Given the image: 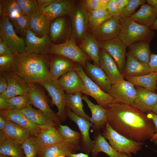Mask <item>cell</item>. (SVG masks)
<instances>
[{"instance_id":"6da1fadb","label":"cell","mask_w":157,"mask_h":157,"mask_svg":"<svg viewBox=\"0 0 157 157\" xmlns=\"http://www.w3.org/2000/svg\"><path fill=\"white\" fill-rule=\"evenodd\" d=\"M105 108L107 123L116 131L129 139L142 142L150 139L156 132L152 120L134 105L114 102Z\"/></svg>"},{"instance_id":"7a4b0ae2","label":"cell","mask_w":157,"mask_h":157,"mask_svg":"<svg viewBox=\"0 0 157 157\" xmlns=\"http://www.w3.org/2000/svg\"><path fill=\"white\" fill-rule=\"evenodd\" d=\"M47 54L24 52L15 55L12 72L29 83H40L49 79L50 60Z\"/></svg>"},{"instance_id":"3957f363","label":"cell","mask_w":157,"mask_h":157,"mask_svg":"<svg viewBox=\"0 0 157 157\" xmlns=\"http://www.w3.org/2000/svg\"><path fill=\"white\" fill-rule=\"evenodd\" d=\"M122 30L119 38L128 47L133 43L140 41L150 42L155 33L149 27L138 24L130 17H120Z\"/></svg>"},{"instance_id":"277c9868","label":"cell","mask_w":157,"mask_h":157,"mask_svg":"<svg viewBox=\"0 0 157 157\" xmlns=\"http://www.w3.org/2000/svg\"><path fill=\"white\" fill-rule=\"evenodd\" d=\"M102 135L109 144L118 152H123L129 157L131 154H136L144 144L143 142H136L122 135L114 130L107 122Z\"/></svg>"},{"instance_id":"5b68a950","label":"cell","mask_w":157,"mask_h":157,"mask_svg":"<svg viewBox=\"0 0 157 157\" xmlns=\"http://www.w3.org/2000/svg\"><path fill=\"white\" fill-rule=\"evenodd\" d=\"M49 54L58 55L65 57L85 68L90 57L77 46L72 35L62 43H52Z\"/></svg>"},{"instance_id":"8992f818","label":"cell","mask_w":157,"mask_h":157,"mask_svg":"<svg viewBox=\"0 0 157 157\" xmlns=\"http://www.w3.org/2000/svg\"><path fill=\"white\" fill-rule=\"evenodd\" d=\"M0 38L13 54L16 55L26 52L24 39L17 35L8 17H3L0 19Z\"/></svg>"},{"instance_id":"52a82bcc","label":"cell","mask_w":157,"mask_h":157,"mask_svg":"<svg viewBox=\"0 0 157 157\" xmlns=\"http://www.w3.org/2000/svg\"><path fill=\"white\" fill-rule=\"evenodd\" d=\"M40 84L47 91L51 99L52 104L58 109L56 113L61 121H65L67 117L66 97L64 91L60 86L57 81L49 79Z\"/></svg>"},{"instance_id":"ba28073f","label":"cell","mask_w":157,"mask_h":157,"mask_svg":"<svg viewBox=\"0 0 157 157\" xmlns=\"http://www.w3.org/2000/svg\"><path fill=\"white\" fill-rule=\"evenodd\" d=\"M134 85L130 82L123 79L112 84L111 89L107 93L115 102L134 105L137 94Z\"/></svg>"},{"instance_id":"9c48e42d","label":"cell","mask_w":157,"mask_h":157,"mask_svg":"<svg viewBox=\"0 0 157 157\" xmlns=\"http://www.w3.org/2000/svg\"><path fill=\"white\" fill-rule=\"evenodd\" d=\"M74 69L79 74L83 81L89 96L93 98L99 105L106 108L109 104L115 102L110 95L104 92L88 76L81 65L76 63Z\"/></svg>"},{"instance_id":"30bf717a","label":"cell","mask_w":157,"mask_h":157,"mask_svg":"<svg viewBox=\"0 0 157 157\" xmlns=\"http://www.w3.org/2000/svg\"><path fill=\"white\" fill-rule=\"evenodd\" d=\"M99 42L100 48L106 51L112 56L119 71L123 74L126 62L127 47L119 38Z\"/></svg>"},{"instance_id":"8fae6325","label":"cell","mask_w":157,"mask_h":157,"mask_svg":"<svg viewBox=\"0 0 157 157\" xmlns=\"http://www.w3.org/2000/svg\"><path fill=\"white\" fill-rule=\"evenodd\" d=\"M121 30L120 17L112 16L92 31L91 34L98 41H106L118 38Z\"/></svg>"},{"instance_id":"7c38bea8","label":"cell","mask_w":157,"mask_h":157,"mask_svg":"<svg viewBox=\"0 0 157 157\" xmlns=\"http://www.w3.org/2000/svg\"><path fill=\"white\" fill-rule=\"evenodd\" d=\"M7 79L8 85L6 90L0 97L6 99L19 95L29 96L30 86L29 83L17 74L13 72H0Z\"/></svg>"},{"instance_id":"4fadbf2b","label":"cell","mask_w":157,"mask_h":157,"mask_svg":"<svg viewBox=\"0 0 157 157\" xmlns=\"http://www.w3.org/2000/svg\"><path fill=\"white\" fill-rule=\"evenodd\" d=\"M30 86L29 96L31 104L33 105L56 123L61 121L49 105L47 97L42 90L36 83H29Z\"/></svg>"},{"instance_id":"5bb4252c","label":"cell","mask_w":157,"mask_h":157,"mask_svg":"<svg viewBox=\"0 0 157 157\" xmlns=\"http://www.w3.org/2000/svg\"><path fill=\"white\" fill-rule=\"evenodd\" d=\"M24 38L26 52L31 53L49 54L52 43L49 35L38 37L28 29Z\"/></svg>"},{"instance_id":"9a60e30c","label":"cell","mask_w":157,"mask_h":157,"mask_svg":"<svg viewBox=\"0 0 157 157\" xmlns=\"http://www.w3.org/2000/svg\"><path fill=\"white\" fill-rule=\"evenodd\" d=\"M65 112L67 116L77 125L81 136V149L89 155L91 153L94 144L90 136L89 129L91 125L90 122L76 114L68 108H66Z\"/></svg>"},{"instance_id":"2e32d148","label":"cell","mask_w":157,"mask_h":157,"mask_svg":"<svg viewBox=\"0 0 157 157\" xmlns=\"http://www.w3.org/2000/svg\"><path fill=\"white\" fill-rule=\"evenodd\" d=\"M57 81L60 86L67 94L80 92L89 95L83 81L74 69L71 70L64 74Z\"/></svg>"},{"instance_id":"e0dca14e","label":"cell","mask_w":157,"mask_h":157,"mask_svg":"<svg viewBox=\"0 0 157 157\" xmlns=\"http://www.w3.org/2000/svg\"><path fill=\"white\" fill-rule=\"evenodd\" d=\"M71 18L72 36L75 39L81 40L87 34L88 15L80 5L75 7L70 15Z\"/></svg>"},{"instance_id":"ac0fdd59","label":"cell","mask_w":157,"mask_h":157,"mask_svg":"<svg viewBox=\"0 0 157 157\" xmlns=\"http://www.w3.org/2000/svg\"><path fill=\"white\" fill-rule=\"evenodd\" d=\"M99 62L100 67L105 72L112 84L124 79L117 65L112 56L106 51L100 48Z\"/></svg>"},{"instance_id":"d6986e66","label":"cell","mask_w":157,"mask_h":157,"mask_svg":"<svg viewBox=\"0 0 157 157\" xmlns=\"http://www.w3.org/2000/svg\"><path fill=\"white\" fill-rule=\"evenodd\" d=\"M75 6L73 1L55 0L40 10L52 20L65 15L70 16Z\"/></svg>"},{"instance_id":"ffe728a7","label":"cell","mask_w":157,"mask_h":157,"mask_svg":"<svg viewBox=\"0 0 157 157\" xmlns=\"http://www.w3.org/2000/svg\"><path fill=\"white\" fill-rule=\"evenodd\" d=\"M80 148L64 140L51 145L41 147L37 157H58L66 156L68 154L76 153Z\"/></svg>"},{"instance_id":"44dd1931","label":"cell","mask_w":157,"mask_h":157,"mask_svg":"<svg viewBox=\"0 0 157 157\" xmlns=\"http://www.w3.org/2000/svg\"><path fill=\"white\" fill-rule=\"evenodd\" d=\"M53 55L50 60V77L51 79L57 81L64 74L74 69L76 63L63 56Z\"/></svg>"},{"instance_id":"7402d4cb","label":"cell","mask_w":157,"mask_h":157,"mask_svg":"<svg viewBox=\"0 0 157 157\" xmlns=\"http://www.w3.org/2000/svg\"><path fill=\"white\" fill-rule=\"evenodd\" d=\"M0 114L8 120L12 121L28 131L31 135L36 136L41 128L29 120L20 110H0Z\"/></svg>"},{"instance_id":"603a6c76","label":"cell","mask_w":157,"mask_h":157,"mask_svg":"<svg viewBox=\"0 0 157 157\" xmlns=\"http://www.w3.org/2000/svg\"><path fill=\"white\" fill-rule=\"evenodd\" d=\"M134 106L145 113L151 112L157 104V93L142 87H137Z\"/></svg>"},{"instance_id":"cb8c5ba5","label":"cell","mask_w":157,"mask_h":157,"mask_svg":"<svg viewBox=\"0 0 157 157\" xmlns=\"http://www.w3.org/2000/svg\"><path fill=\"white\" fill-rule=\"evenodd\" d=\"M51 21L39 10L29 18V29L38 37L49 35Z\"/></svg>"},{"instance_id":"d4e9b609","label":"cell","mask_w":157,"mask_h":157,"mask_svg":"<svg viewBox=\"0 0 157 157\" xmlns=\"http://www.w3.org/2000/svg\"><path fill=\"white\" fill-rule=\"evenodd\" d=\"M85 69L88 76L103 90L108 92L110 90L112 84L100 67L88 60Z\"/></svg>"},{"instance_id":"484cf974","label":"cell","mask_w":157,"mask_h":157,"mask_svg":"<svg viewBox=\"0 0 157 157\" xmlns=\"http://www.w3.org/2000/svg\"><path fill=\"white\" fill-rule=\"evenodd\" d=\"M126 58L123 73L124 77L144 75L152 72L149 64L139 61L128 52Z\"/></svg>"},{"instance_id":"4316f807","label":"cell","mask_w":157,"mask_h":157,"mask_svg":"<svg viewBox=\"0 0 157 157\" xmlns=\"http://www.w3.org/2000/svg\"><path fill=\"white\" fill-rule=\"evenodd\" d=\"M130 17L137 23L149 27L157 18V10L145 3Z\"/></svg>"},{"instance_id":"83f0119b","label":"cell","mask_w":157,"mask_h":157,"mask_svg":"<svg viewBox=\"0 0 157 157\" xmlns=\"http://www.w3.org/2000/svg\"><path fill=\"white\" fill-rule=\"evenodd\" d=\"M20 110L29 120L41 128L56 126V122L39 110L33 108L31 105Z\"/></svg>"},{"instance_id":"f1b7e54d","label":"cell","mask_w":157,"mask_h":157,"mask_svg":"<svg viewBox=\"0 0 157 157\" xmlns=\"http://www.w3.org/2000/svg\"><path fill=\"white\" fill-rule=\"evenodd\" d=\"M79 47L90 57L94 64L100 67L99 42L92 34L87 33L81 40Z\"/></svg>"},{"instance_id":"f546056e","label":"cell","mask_w":157,"mask_h":157,"mask_svg":"<svg viewBox=\"0 0 157 157\" xmlns=\"http://www.w3.org/2000/svg\"><path fill=\"white\" fill-rule=\"evenodd\" d=\"M83 100L86 102L92 114L91 121L93 128L98 130L105 125L107 122V115L105 108L92 103L86 95L83 96Z\"/></svg>"},{"instance_id":"4dcf8cb0","label":"cell","mask_w":157,"mask_h":157,"mask_svg":"<svg viewBox=\"0 0 157 157\" xmlns=\"http://www.w3.org/2000/svg\"><path fill=\"white\" fill-rule=\"evenodd\" d=\"M2 132L9 139L22 144L28 138L32 135L27 130L13 122L8 120L6 127Z\"/></svg>"},{"instance_id":"1f68e13d","label":"cell","mask_w":157,"mask_h":157,"mask_svg":"<svg viewBox=\"0 0 157 157\" xmlns=\"http://www.w3.org/2000/svg\"><path fill=\"white\" fill-rule=\"evenodd\" d=\"M69 29L68 22L63 17L57 18L51 23L49 30V36L51 41H57L69 37Z\"/></svg>"},{"instance_id":"d6a6232c","label":"cell","mask_w":157,"mask_h":157,"mask_svg":"<svg viewBox=\"0 0 157 157\" xmlns=\"http://www.w3.org/2000/svg\"><path fill=\"white\" fill-rule=\"evenodd\" d=\"M150 42L142 40L135 42L128 47V53L139 61L148 64L151 54Z\"/></svg>"},{"instance_id":"836d02e7","label":"cell","mask_w":157,"mask_h":157,"mask_svg":"<svg viewBox=\"0 0 157 157\" xmlns=\"http://www.w3.org/2000/svg\"><path fill=\"white\" fill-rule=\"evenodd\" d=\"M36 136L41 147L53 144L65 140L58 130L53 126L41 128Z\"/></svg>"},{"instance_id":"e575fe53","label":"cell","mask_w":157,"mask_h":157,"mask_svg":"<svg viewBox=\"0 0 157 157\" xmlns=\"http://www.w3.org/2000/svg\"><path fill=\"white\" fill-rule=\"evenodd\" d=\"M127 80L135 85L142 87L151 92H155L157 82V72L152 71L146 74L125 77Z\"/></svg>"},{"instance_id":"d590c367","label":"cell","mask_w":157,"mask_h":157,"mask_svg":"<svg viewBox=\"0 0 157 157\" xmlns=\"http://www.w3.org/2000/svg\"><path fill=\"white\" fill-rule=\"evenodd\" d=\"M0 154L12 157H24L22 144L14 142L0 132Z\"/></svg>"},{"instance_id":"8d00e7d4","label":"cell","mask_w":157,"mask_h":157,"mask_svg":"<svg viewBox=\"0 0 157 157\" xmlns=\"http://www.w3.org/2000/svg\"><path fill=\"white\" fill-rule=\"evenodd\" d=\"M31 104L29 96L22 95L6 99L0 97V110H21Z\"/></svg>"},{"instance_id":"74e56055","label":"cell","mask_w":157,"mask_h":157,"mask_svg":"<svg viewBox=\"0 0 157 157\" xmlns=\"http://www.w3.org/2000/svg\"><path fill=\"white\" fill-rule=\"evenodd\" d=\"M82 94L80 92L66 94V107L70 109L76 114L90 122L91 121V117L86 114L83 110Z\"/></svg>"},{"instance_id":"f35d334b","label":"cell","mask_w":157,"mask_h":157,"mask_svg":"<svg viewBox=\"0 0 157 157\" xmlns=\"http://www.w3.org/2000/svg\"><path fill=\"white\" fill-rule=\"evenodd\" d=\"M91 152L92 157H97L99 152H103L109 157H118L119 152L114 149L101 134L97 136Z\"/></svg>"},{"instance_id":"ab89813d","label":"cell","mask_w":157,"mask_h":157,"mask_svg":"<svg viewBox=\"0 0 157 157\" xmlns=\"http://www.w3.org/2000/svg\"><path fill=\"white\" fill-rule=\"evenodd\" d=\"M88 28L92 32L103 22L111 17L106 9H99L88 13Z\"/></svg>"},{"instance_id":"60d3db41","label":"cell","mask_w":157,"mask_h":157,"mask_svg":"<svg viewBox=\"0 0 157 157\" xmlns=\"http://www.w3.org/2000/svg\"><path fill=\"white\" fill-rule=\"evenodd\" d=\"M0 6L3 11V17L10 19L17 13L24 14L20 5L16 0H0Z\"/></svg>"},{"instance_id":"b9f144b4","label":"cell","mask_w":157,"mask_h":157,"mask_svg":"<svg viewBox=\"0 0 157 157\" xmlns=\"http://www.w3.org/2000/svg\"><path fill=\"white\" fill-rule=\"evenodd\" d=\"M41 147L37 137L33 135L26 139L22 144L25 157H37Z\"/></svg>"},{"instance_id":"7bdbcfd3","label":"cell","mask_w":157,"mask_h":157,"mask_svg":"<svg viewBox=\"0 0 157 157\" xmlns=\"http://www.w3.org/2000/svg\"><path fill=\"white\" fill-rule=\"evenodd\" d=\"M58 124V130L65 140L80 149L79 142L81 138V133L72 130L67 125Z\"/></svg>"},{"instance_id":"ee69618b","label":"cell","mask_w":157,"mask_h":157,"mask_svg":"<svg viewBox=\"0 0 157 157\" xmlns=\"http://www.w3.org/2000/svg\"><path fill=\"white\" fill-rule=\"evenodd\" d=\"M16 33L21 37H24L26 33L29 29V18L24 14L19 13L9 19Z\"/></svg>"},{"instance_id":"f6af8a7d","label":"cell","mask_w":157,"mask_h":157,"mask_svg":"<svg viewBox=\"0 0 157 157\" xmlns=\"http://www.w3.org/2000/svg\"><path fill=\"white\" fill-rule=\"evenodd\" d=\"M16 0L21 6L24 14L29 18L40 10L36 0Z\"/></svg>"},{"instance_id":"bcb514c9","label":"cell","mask_w":157,"mask_h":157,"mask_svg":"<svg viewBox=\"0 0 157 157\" xmlns=\"http://www.w3.org/2000/svg\"><path fill=\"white\" fill-rule=\"evenodd\" d=\"M15 55L12 53L0 56V72H12Z\"/></svg>"},{"instance_id":"7dc6e473","label":"cell","mask_w":157,"mask_h":157,"mask_svg":"<svg viewBox=\"0 0 157 157\" xmlns=\"http://www.w3.org/2000/svg\"><path fill=\"white\" fill-rule=\"evenodd\" d=\"M146 2V0H129L127 6L119 16L122 17H130L134 13L138 7Z\"/></svg>"},{"instance_id":"c3c4849f","label":"cell","mask_w":157,"mask_h":157,"mask_svg":"<svg viewBox=\"0 0 157 157\" xmlns=\"http://www.w3.org/2000/svg\"><path fill=\"white\" fill-rule=\"evenodd\" d=\"M80 2V5L88 13L98 9H103L101 0H82Z\"/></svg>"},{"instance_id":"681fc988","label":"cell","mask_w":157,"mask_h":157,"mask_svg":"<svg viewBox=\"0 0 157 157\" xmlns=\"http://www.w3.org/2000/svg\"><path fill=\"white\" fill-rule=\"evenodd\" d=\"M106 10L112 17L120 16V14L117 6L116 0H110Z\"/></svg>"},{"instance_id":"f907efd6","label":"cell","mask_w":157,"mask_h":157,"mask_svg":"<svg viewBox=\"0 0 157 157\" xmlns=\"http://www.w3.org/2000/svg\"><path fill=\"white\" fill-rule=\"evenodd\" d=\"M147 117L151 119L154 122L155 126L156 131L154 135L150 139V140L154 144L157 145V115L152 112L147 113Z\"/></svg>"},{"instance_id":"816d5d0a","label":"cell","mask_w":157,"mask_h":157,"mask_svg":"<svg viewBox=\"0 0 157 157\" xmlns=\"http://www.w3.org/2000/svg\"><path fill=\"white\" fill-rule=\"evenodd\" d=\"M148 64L152 71L157 72V54L151 53Z\"/></svg>"},{"instance_id":"f5cc1de1","label":"cell","mask_w":157,"mask_h":157,"mask_svg":"<svg viewBox=\"0 0 157 157\" xmlns=\"http://www.w3.org/2000/svg\"><path fill=\"white\" fill-rule=\"evenodd\" d=\"M12 53L7 45L0 38V56Z\"/></svg>"},{"instance_id":"db71d44e","label":"cell","mask_w":157,"mask_h":157,"mask_svg":"<svg viewBox=\"0 0 157 157\" xmlns=\"http://www.w3.org/2000/svg\"><path fill=\"white\" fill-rule=\"evenodd\" d=\"M8 83L6 79L1 73L0 74V94L2 93L6 89Z\"/></svg>"},{"instance_id":"11a10c76","label":"cell","mask_w":157,"mask_h":157,"mask_svg":"<svg viewBox=\"0 0 157 157\" xmlns=\"http://www.w3.org/2000/svg\"><path fill=\"white\" fill-rule=\"evenodd\" d=\"M129 1V0H116L117 6L120 14L125 9Z\"/></svg>"},{"instance_id":"9f6ffc18","label":"cell","mask_w":157,"mask_h":157,"mask_svg":"<svg viewBox=\"0 0 157 157\" xmlns=\"http://www.w3.org/2000/svg\"><path fill=\"white\" fill-rule=\"evenodd\" d=\"M40 10L54 1L55 0H36Z\"/></svg>"},{"instance_id":"6f0895ef","label":"cell","mask_w":157,"mask_h":157,"mask_svg":"<svg viewBox=\"0 0 157 157\" xmlns=\"http://www.w3.org/2000/svg\"><path fill=\"white\" fill-rule=\"evenodd\" d=\"M8 120L6 117L0 114V132L4 130Z\"/></svg>"},{"instance_id":"680465c9","label":"cell","mask_w":157,"mask_h":157,"mask_svg":"<svg viewBox=\"0 0 157 157\" xmlns=\"http://www.w3.org/2000/svg\"><path fill=\"white\" fill-rule=\"evenodd\" d=\"M66 156V157H89V155L88 154L82 153L77 154H72L69 153Z\"/></svg>"},{"instance_id":"91938a15","label":"cell","mask_w":157,"mask_h":157,"mask_svg":"<svg viewBox=\"0 0 157 157\" xmlns=\"http://www.w3.org/2000/svg\"><path fill=\"white\" fill-rule=\"evenodd\" d=\"M147 3L154 6L157 10V0H146Z\"/></svg>"},{"instance_id":"94428289","label":"cell","mask_w":157,"mask_h":157,"mask_svg":"<svg viewBox=\"0 0 157 157\" xmlns=\"http://www.w3.org/2000/svg\"><path fill=\"white\" fill-rule=\"evenodd\" d=\"M149 27L152 30H157V18L155 20L153 24Z\"/></svg>"},{"instance_id":"6125c7cd","label":"cell","mask_w":157,"mask_h":157,"mask_svg":"<svg viewBox=\"0 0 157 157\" xmlns=\"http://www.w3.org/2000/svg\"><path fill=\"white\" fill-rule=\"evenodd\" d=\"M118 157H129L126 154L123 152H119Z\"/></svg>"},{"instance_id":"be15d7a7","label":"cell","mask_w":157,"mask_h":157,"mask_svg":"<svg viewBox=\"0 0 157 157\" xmlns=\"http://www.w3.org/2000/svg\"><path fill=\"white\" fill-rule=\"evenodd\" d=\"M151 112L157 115V104L154 107Z\"/></svg>"},{"instance_id":"e7e4bbea","label":"cell","mask_w":157,"mask_h":157,"mask_svg":"<svg viewBox=\"0 0 157 157\" xmlns=\"http://www.w3.org/2000/svg\"><path fill=\"white\" fill-rule=\"evenodd\" d=\"M0 157H12L11 156L0 154Z\"/></svg>"},{"instance_id":"03108f58","label":"cell","mask_w":157,"mask_h":157,"mask_svg":"<svg viewBox=\"0 0 157 157\" xmlns=\"http://www.w3.org/2000/svg\"><path fill=\"white\" fill-rule=\"evenodd\" d=\"M156 91L157 92V82L156 84Z\"/></svg>"},{"instance_id":"003e7915","label":"cell","mask_w":157,"mask_h":157,"mask_svg":"<svg viewBox=\"0 0 157 157\" xmlns=\"http://www.w3.org/2000/svg\"><path fill=\"white\" fill-rule=\"evenodd\" d=\"M58 157H65V156H58Z\"/></svg>"}]
</instances>
